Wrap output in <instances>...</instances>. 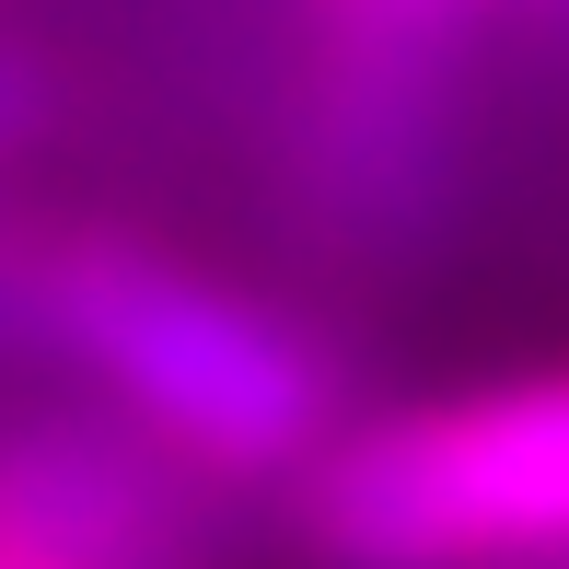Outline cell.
<instances>
[{
    "mask_svg": "<svg viewBox=\"0 0 569 569\" xmlns=\"http://www.w3.org/2000/svg\"><path fill=\"white\" fill-rule=\"evenodd\" d=\"M0 326L82 360L210 477H302L338 442V349L140 232H0Z\"/></svg>",
    "mask_w": 569,
    "mask_h": 569,
    "instance_id": "cell-1",
    "label": "cell"
},
{
    "mask_svg": "<svg viewBox=\"0 0 569 569\" xmlns=\"http://www.w3.org/2000/svg\"><path fill=\"white\" fill-rule=\"evenodd\" d=\"M47 117H59L47 59H36V47H0V163H12L23 140H47Z\"/></svg>",
    "mask_w": 569,
    "mask_h": 569,
    "instance_id": "cell-5",
    "label": "cell"
},
{
    "mask_svg": "<svg viewBox=\"0 0 569 569\" xmlns=\"http://www.w3.org/2000/svg\"><path fill=\"white\" fill-rule=\"evenodd\" d=\"M0 569H151V558H70V547H0Z\"/></svg>",
    "mask_w": 569,
    "mask_h": 569,
    "instance_id": "cell-6",
    "label": "cell"
},
{
    "mask_svg": "<svg viewBox=\"0 0 569 569\" xmlns=\"http://www.w3.org/2000/svg\"><path fill=\"white\" fill-rule=\"evenodd\" d=\"M442 93H453V0H338L302 198L326 256H407L442 210Z\"/></svg>",
    "mask_w": 569,
    "mask_h": 569,
    "instance_id": "cell-3",
    "label": "cell"
},
{
    "mask_svg": "<svg viewBox=\"0 0 569 569\" xmlns=\"http://www.w3.org/2000/svg\"><path fill=\"white\" fill-rule=\"evenodd\" d=\"M291 523L326 569H569V360L349 419Z\"/></svg>",
    "mask_w": 569,
    "mask_h": 569,
    "instance_id": "cell-2",
    "label": "cell"
},
{
    "mask_svg": "<svg viewBox=\"0 0 569 569\" xmlns=\"http://www.w3.org/2000/svg\"><path fill=\"white\" fill-rule=\"evenodd\" d=\"M198 488L210 465L151 442L140 419H23L0 430V547H70V558H151L198 569Z\"/></svg>",
    "mask_w": 569,
    "mask_h": 569,
    "instance_id": "cell-4",
    "label": "cell"
}]
</instances>
